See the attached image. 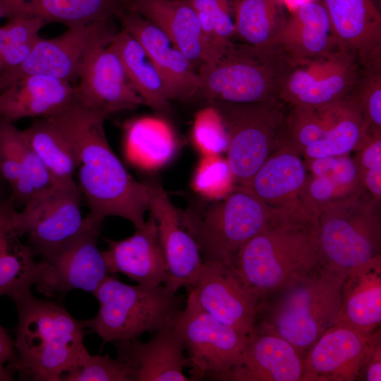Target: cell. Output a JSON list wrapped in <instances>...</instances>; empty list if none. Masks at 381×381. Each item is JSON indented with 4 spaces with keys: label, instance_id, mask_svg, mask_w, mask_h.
<instances>
[{
    "label": "cell",
    "instance_id": "3",
    "mask_svg": "<svg viewBox=\"0 0 381 381\" xmlns=\"http://www.w3.org/2000/svg\"><path fill=\"white\" fill-rule=\"evenodd\" d=\"M13 301L18 320L11 368L25 380L61 381L87 350L83 321L63 306L37 298L31 292Z\"/></svg>",
    "mask_w": 381,
    "mask_h": 381
},
{
    "label": "cell",
    "instance_id": "2",
    "mask_svg": "<svg viewBox=\"0 0 381 381\" xmlns=\"http://www.w3.org/2000/svg\"><path fill=\"white\" fill-rule=\"evenodd\" d=\"M318 217L299 198L272 208L267 225L239 248L231 267L259 307L270 294L322 264L317 240Z\"/></svg>",
    "mask_w": 381,
    "mask_h": 381
},
{
    "label": "cell",
    "instance_id": "27",
    "mask_svg": "<svg viewBox=\"0 0 381 381\" xmlns=\"http://www.w3.org/2000/svg\"><path fill=\"white\" fill-rule=\"evenodd\" d=\"M308 176L301 155L284 137L245 187L268 207L277 208L295 202Z\"/></svg>",
    "mask_w": 381,
    "mask_h": 381
},
{
    "label": "cell",
    "instance_id": "8",
    "mask_svg": "<svg viewBox=\"0 0 381 381\" xmlns=\"http://www.w3.org/2000/svg\"><path fill=\"white\" fill-rule=\"evenodd\" d=\"M317 240L322 264L349 270L380 255V201L365 189L319 212Z\"/></svg>",
    "mask_w": 381,
    "mask_h": 381
},
{
    "label": "cell",
    "instance_id": "4",
    "mask_svg": "<svg viewBox=\"0 0 381 381\" xmlns=\"http://www.w3.org/2000/svg\"><path fill=\"white\" fill-rule=\"evenodd\" d=\"M349 270L322 264L283 289L271 308H261L258 324L306 353L337 318L343 283Z\"/></svg>",
    "mask_w": 381,
    "mask_h": 381
},
{
    "label": "cell",
    "instance_id": "52",
    "mask_svg": "<svg viewBox=\"0 0 381 381\" xmlns=\"http://www.w3.org/2000/svg\"><path fill=\"white\" fill-rule=\"evenodd\" d=\"M377 2L379 1V3L380 2V0H376Z\"/></svg>",
    "mask_w": 381,
    "mask_h": 381
},
{
    "label": "cell",
    "instance_id": "31",
    "mask_svg": "<svg viewBox=\"0 0 381 381\" xmlns=\"http://www.w3.org/2000/svg\"><path fill=\"white\" fill-rule=\"evenodd\" d=\"M21 133L55 183L74 181L78 162L68 138L50 117L37 118Z\"/></svg>",
    "mask_w": 381,
    "mask_h": 381
},
{
    "label": "cell",
    "instance_id": "1",
    "mask_svg": "<svg viewBox=\"0 0 381 381\" xmlns=\"http://www.w3.org/2000/svg\"><path fill=\"white\" fill-rule=\"evenodd\" d=\"M107 116L74 102L50 116L71 143L78 162V182L89 212L85 222L99 228L109 216L145 226L150 186L134 179L109 145Z\"/></svg>",
    "mask_w": 381,
    "mask_h": 381
},
{
    "label": "cell",
    "instance_id": "49",
    "mask_svg": "<svg viewBox=\"0 0 381 381\" xmlns=\"http://www.w3.org/2000/svg\"><path fill=\"white\" fill-rule=\"evenodd\" d=\"M13 370L0 366V381L12 380Z\"/></svg>",
    "mask_w": 381,
    "mask_h": 381
},
{
    "label": "cell",
    "instance_id": "47",
    "mask_svg": "<svg viewBox=\"0 0 381 381\" xmlns=\"http://www.w3.org/2000/svg\"><path fill=\"white\" fill-rule=\"evenodd\" d=\"M25 0H0V20L25 15Z\"/></svg>",
    "mask_w": 381,
    "mask_h": 381
},
{
    "label": "cell",
    "instance_id": "30",
    "mask_svg": "<svg viewBox=\"0 0 381 381\" xmlns=\"http://www.w3.org/2000/svg\"><path fill=\"white\" fill-rule=\"evenodd\" d=\"M109 45L120 59L144 104L157 113H167L170 100L163 80L142 45L123 30L117 32Z\"/></svg>",
    "mask_w": 381,
    "mask_h": 381
},
{
    "label": "cell",
    "instance_id": "35",
    "mask_svg": "<svg viewBox=\"0 0 381 381\" xmlns=\"http://www.w3.org/2000/svg\"><path fill=\"white\" fill-rule=\"evenodd\" d=\"M351 96L323 107H289L285 118V138L299 152L324 140L342 114Z\"/></svg>",
    "mask_w": 381,
    "mask_h": 381
},
{
    "label": "cell",
    "instance_id": "11",
    "mask_svg": "<svg viewBox=\"0 0 381 381\" xmlns=\"http://www.w3.org/2000/svg\"><path fill=\"white\" fill-rule=\"evenodd\" d=\"M190 380H223L238 361L248 336L226 325L204 311L188 291L186 307L176 318Z\"/></svg>",
    "mask_w": 381,
    "mask_h": 381
},
{
    "label": "cell",
    "instance_id": "19",
    "mask_svg": "<svg viewBox=\"0 0 381 381\" xmlns=\"http://www.w3.org/2000/svg\"><path fill=\"white\" fill-rule=\"evenodd\" d=\"M375 331L334 324L306 353L302 381L358 380Z\"/></svg>",
    "mask_w": 381,
    "mask_h": 381
},
{
    "label": "cell",
    "instance_id": "37",
    "mask_svg": "<svg viewBox=\"0 0 381 381\" xmlns=\"http://www.w3.org/2000/svg\"><path fill=\"white\" fill-rule=\"evenodd\" d=\"M183 1L196 12L213 56L236 35L235 19L240 0Z\"/></svg>",
    "mask_w": 381,
    "mask_h": 381
},
{
    "label": "cell",
    "instance_id": "39",
    "mask_svg": "<svg viewBox=\"0 0 381 381\" xmlns=\"http://www.w3.org/2000/svg\"><path fill=\"white\" fill-rule=\"evenodd\" d=\"M306 164L310 175L328 177L349 195L364 190L359 167L349 154L306 159Z\"/></svg>",
    "mask_w": 381,
    "mask_h": 381
},
{
    "label": "cell",
    "instance_id": "41",
    "mask_svg": "<svg viewBox=\"0 0 381 381\" xmlns=\"http://www.w3.org/2000/svg\"><path fill=\"white\" fill-rule=\"evenodd\" d=\"M193 137L198 146L207 153L216 154L226 150V133L217 111L212 105L197 114Z\"/></svg>",
    "mask_w": 381,
    "mask_h": 381
},
{
    "label": "cell",
    "instance_id": "29",
    "mask_svg": "<svg viewBox=\"0 0 381 381\" xmlns=\"http://www.w3.org/2000/svg\"><path fill=\"white\" fill-rule=\"evenodd\" d=\"M14 210L8 202L0 214V296L7 295L13 301L30 293L40 277L39 262L11 224Z\"/></svg>",
    "mask_w": 381,
    "mask_h": 381
},
{
    "label": "cell",
    "instance_id": "10",
    "mask_svg": "<svg viewBox=\"0 0 381 381\" xmlns=\"http://www.w3.org/2000/svg\"><path fill=\"white\" fill-rule=\"evenodd\" d=\"M81 196L75 181L54 183L34 195L22 211L13 210L11 224L20 237L28 236L34 255L41 257L62 248L88 227L81 212Z\"/></svg>",
    "mask_w": 381,
    "mask_h": 381
},
{
    "label": "cell",
    "instance_id": "18",
    "mask_svg": "<svg viewBox=\"0 0 381 381\" xmlns=\"http://www.w3.org/2000/svg\"><path fill=\"white\" fill-rule=\"evenodd\" d=\"M150 186L148 211L157 224L167 267L164 285L176 292L183 286L188 289L203 262L198 246L163 188L157 184Z\"/></svg>",
    "mask_w": 381,
    "mask_h": 381
},
{
    "label": "cell",
    "instance_id": "16",
    "mask_svg": "<svg viewBox=\"0 0 381 381\" xmlns=\"http://www.w3.org/2000/svg\"><path fill=\"white\" fill-rule=\"evenodd\" d=\"M188 291L204 311L219 322L248 336L253 331L259 303L231 267L219 262H203Z\"/></svg>",
    "mask_w": 381,
    "mask_h": 381
},
{
    "label": "cell",
    "instance_id": "46",
    "mask_svg": "<svg viewBox=\"0 0 381 381\" xmlns=\"http://www.w3.org/2000/svg\"><path fill=\"white\" fill-rule=\"evenodd\" d=\"M364 189L375 199L381 200V169H373L361 172Z\"/></svg>",
    "mask_w": 381,
    "mask_h": 381
},
{
    "label": "cell",
    "instance_id": "40",
    "mask_svg": "<svg viewBox=\"0 0 381 381\" xmlns=\"http://www.w3.org/2000/svg\"><path fill=\"white\" fill-rule=\"evenodd\" d=\"M63 381H132L127 365L109 356L91 355L85 350L76 366Z\"/></svg>",
    "mask_w": 381,
    "mask_h": 381
},
{
    "label": "cell",
    "instance_id": "12",
    "mask_svg": "<svg viewBox=\"0 0 381 381\" xmlns=\"http://www.w3.org/2000/svg\"><path fill=\"white\" fill-rule=\"evenodd\" d=\"M114 17L68 27L61 35L40 37L20 65L0 73V91L31 75H45L71 83L78 78L86 54L99 44H109L117 33Z\"/></svg>",
    "mask_w": 381,
    "mask_h": 381
},
{
    "label": "cell",
    "instance_id": "32",
    "mask_svg": "<svg viewBox=\"0 0 381 381\" xmlns=\"http://www.w3.org/2000/svg\"><path fill=\"white\" fill-rule=\"evenodd\" d=\"M35 159L21 131L13 122L0 116V174L11 188V204L25 205L35 194L25 174Z\"/></svg>",
    "mask_w": 381,
    "mask_h": 381
},
{
    "label": "cell",
    "instance_id": "28",
    "mask_svg": "<svg viewBox=\"0 0 381 381\" xmlns=\"http://www.w3.org/2000/svg\"><path fill=\"white\" fill-rule=\"evenodd\" d=\"M372 333L381 323V255L351 268L341 290L335 323ZM334 323V324H335Z\"/></svg>",
    "mask_w": 381,
    "mask_h": 381
},
{
    "label": "cell",
    "instance_id": "42",
    "mask_svg": "<svg viewBox=\"0 0 381 381\" xmlns=\"http://www.w3.org/2000/svg\"><path fill=\"white\" fill-rule=\"evenodd\" d=\"M351 195L328 177L309 174L299 198L319 214L325 206Z\"/></svg>",
    "mask_w": 381,
    "mask_h": 381
},
{
    "label": "cell",
    "instance_id": "38",
    "mask_svg": "<svg viewBox=\"0 0 381 381\" xmlns=\"http://www.w3.org/2000/svg\"><path fill=\"white\" fill-rule=\"evenodd\" d=\"M353 95L365 135L381 133V67L360 69Z\"/></svg>",
    "mask_w": 381,
    "mask_h": 381
},
{
    "label": "cell",
    "instance_id": "13",
    "mask_svg": "<svg viewBox=\"0 0 381 381\" xmlns=\"http://www.w3.org/2000/svg\"><path fill=\"white\" fill-rule=\"evenodd\" d=\"M359 73L356 62L336 49L324 56L291 64L279 98L289 107L334 104L353 95Z\"/></svg>",
    "mask_w": 381,
    "mask_h": 381
},
{
    "label": "cell",
    "instance_id": "51",
    "mask_svg": "<svg viewBox=\"0 0 381 381\" xmlns=\"http://www.w3.org/2000/svg\"><path fill=\"white\" fill-rule=\"evenodd\" d=\"M0 179H3L2 176H1V174H0Z\"/></svg>",
    "mask_w": 381,
    "mask_h": 381
},
{
    "label": "cell",
    "instance_id": "21",
    "mask_svg": "<svg viewBox=\"0 0 381 381\" xmlns=\"http://www.w3.org/2000/svg\"><path fill=\"white\" fill-rule=\"evenodd\" d=\"M176 318L146 342L138 337L114 342L117 358L128 367L132 381L191 380L183 373L187 359Z\"/></svg>",
    "mask_w": 381,
    "mask_h": 381
},
{
    "label": "cell",
    "instance_id": "34",
    "mask_svg": "<svg viewBox=\"0 0 381 381\" xmlns=\"http://www.w3.org/2000/svg\"><path fill=\"white\" fill-rule=\"evenodd\" d=\"M126 0H25V15L68 28L116 17L125 10Z\"/></svg>",
    "mask_w": 381,
    "mask_h": 381
},
{
    "label": "cell",
    "instance_id": "33",
    "mask_svg": "<svg viewBox=\"0 0 381 381\" xmlns=\"http://www.w3.org/2000/svg\"><path fill=\"white\" fill-rule=\"evenodd\" d=\"M284 0H240L235 28L244 43L273 47L286 21Z\"/></svg>",
    "mask_w": 381,
    "mask_h": 381
},
{
    "label": "cell",
    "instance_id": "14",
    "mask_svg": "<svg viewBox=\"0 0 381 381\" xmlns=\"http://www.w3.org/2000/svg\"><path fill=\"white\" fill-rule=\"evenodd\" d=\"M99 228L88 227L75 240L41 256L37 289L47 296L81 289L92 293L108 275L97 247Z\"/></svg>",
    "mask_w": 381,
    "mask_h": 381
},
{
    "label": "cell",
    "instance_id": "50",
    "mask_svg": "<svg viewBox=\"0 0 381 381\" xmlns=\"http://www.w3.org/2000/svg\"><path fill=\"white\" fill-rule=\"evenodd\" d=\"M8 202L3 203L0 202V214L4 212V210L6 209L7 206Z\"/></svg>",
    "mask_w": 381,
    "mask_h": 381
},
{
    "label": "cell",
    "instance_id": "20",
    "mask_svg": "<svg viewBox=\"0 0 381 381\" xmlns=\"http://www.w3.org/2000/svg\"><path fill=\"white\" fill-rule=\"evenodd\" d=\"M337 48L360 69L381 67V14L375 0H321Z\"/></svg>",
    "mask_w": 381,
    "mask_h": 381
},
{
    "label": "cell",
    "instance_id": "22",
    "mask_svg": "<svg viewBox=\"0 0 381 381\" xmlns=\"http://www.w3.org/2000/svg\"><path fill=\"white\" fill-rule=\"evenodd\" d=\"M303 356L288 341L256 323L244 351L225 375L230 381H302Z\"/></svg>",
    "mask_w": 381,
    "mask_h": 381
},
{
    "label": "cell",
    "instance_id": "24",
    "mask_svg": "<svg viewBox=\"0 0 381 381\" xmlns=\"http://www.w3.org/2000/svg\"><path fill=\"white\" fill-rule=\"evenodd\" d=\"M102 251L108 272L121 273L140 284H164L167 267L154 218L150 215L145 226L120 241L107 240Z\"/></svg>",
    "mask_w": 381,
    "mask_h": 381
},
{
    "label": "cell",
    "instance_id": "5",
    "mask_svg": "<svg viewBox=\"0 0 381 381\" xmlns=\"http://www.w3.org/2000/svg\"><path fill=\"white\" fill-rule=\"evenodd\" d=\"M290 68L276 47H258L231 40L198 69L199 97L241 104L280 99Z\"/></svg>",
    "mask_w": 381,
    "mask_h": 381
},
{
    "label": "cell",
    "instance_id": "48",
    "mask_svg": "<svg viewBox=\"0 0 381 381\" xmlns=\"http://www.w3.org/2000/svg\"><path fill=\"white\" fill-rule=\"evenodd\" d=\"M16 352L13 341L11 339L9 335L0 325V366L14 361Z\"/></svg>",
    "mask_w": 381,
    "mask_h": 381
},
{
    "label": "cell",
    "instance_id": "36",
    "mask_svg": "<svg viewBox=\"0 0 381 381\" xmlns=\"http://www.w3.org/2000/svg\"><path fill=\"white\" fill-rule=\"evenodd\" d=\"M126 150L135 163L155 167L167 162L173 155L175 143L164 122L146 118L130 126L126 133Z\"/></svg>",
    "mask_w": 381,
    "mask_h": 381
},
{
    "label": "cell",
    "instance_id": "9",
    "mask_svg": "<svg viewBox=\"0 0 381 381\" xmlns=\"http://www.w3.org/2000/svg\"><path fill=\"white\" fill-rule=\"evenodd\" d=\"M207 102L217 111L226 133V163L233 181L246 186L284 140L287 105L280 99L243 104Z\"/></svg>",
    "mask_w": 381,
    "mask_h": 381
},
{
    "label": "cell",
    "instance_id": "45",
    "mask_svg": "<svg viewBox=\"0 0 381 381\" xmlns=\"http://www.w3.org/2000/svg\"><path fill=\"white\" fill-rule=\"evenodd\" d=\"M358 380H381V337L380 328L374 334Z\"/></svg>",
    "mask_w": 381,
    "mask_h": 381
},
{
    "label": "cell",
    "instance_id": "44",
    "mask_svg": "<svg viewBox=\"0 0 381 381\" xmlns=\"http://www.w3.org/2000/svg\"><path fill=\"white\" fill-rule=\"evenodd\" d=\"M355 158L361 174L363 171L381 169V133L367 135L356 149Z\"/></svg>",
    "mask_w": 381,
    "mask_h": 381
},
{
    "label": "cell",
    "instance_id": "43",
    "mask_svg": "<svg viewBox=\"0 0 381 381\" xmlns=\"http://www.w3.org/2000/svg\"><path fill=\"white\" fill-rule=\"evenodd\" d=\"M201 164L195 178L198 190L208 195L222 193L224 183L233 181L226 162L219 159H207Z\"/></svg>",
    "mask_w": 381,
    "mask_h": 381
},
{
    "label": "cell",
    "instance_id": "15",
    "mask_svg": "<svg viewBox=\"0 0 381 381\" xmlns=\"http://www.w3.org/2000/svg\"><path fill=\"white\" fill-rule=\"evenodd\" d=\"M78 78L75 102L105 116L144 104L109 44H97L86 54Z\"/></svg>",
    "mask_w": 381,
    "mask_h": 381
},
{
    "label": "cell",
    "instance_id": "17",
    "mask_svg": "<svg viewBox=\"0 0 381 381\" xmlns=\"http://www.w3.org/2000/svg\"><path fill=\"white\" fill-rule=\"evenodd\" d=\"M116 17L121 30L135 38L146 52L163 80L169 100L186 102L199 97L200 81L197 71L159 28L127 10L120 11Z\"/></svg>",
    "mask_w": 381,
    "mask_h": 381
},
{
    "label": "cell",
    "instance_id": "23",
    "mask_svg": "<svg viewBox=\"0 0 381 381\" xmlns=\"http://www.w3.org/2000/svg\"><path fill=\"white\" fill-rule=\"evenodd\" d=\"M125 10L159 28L197 71L212 56L196 12L183 0H126Z\"/></svg>",
    "mask_w": 381,
    "mask_h": 381
},
{
    "label": "cell",
    "instance_id": "7",
    "mask_svg": "<svg viewBox=\"0 0 381 381\" xmlns=\"http://www.w3.org/2000/svg\"><path fill=\"white\" fill-rule=\"evenodd\" d=\"M271 216L272 208L243 186L205 209L181 212L202 262H219L230 267L239 248L267 225Z\"/></svg>",
    "mask_w": 381,
    "mask_h": 381
},
{
    "label": "cell",
    "instance_id": "25",
    "mask_svg": "<svg viewBox=\"0 0 381 381\" xmlns=\"http://www.w3.org/2000/svg\"><path fill=\"white\" fill-rule=\"evenodd\" d=\"M75 102L71 83L45 75L26 76L0 91V116L13 122L52 116Z\"/></svg>",
    "mask_w": 381,
    "mask_h": 381
},
{
    "label": "cell",
    "instance_id": "6",
    "mask_svg": "<svg viewBox=\"0 0 381 381\" xmlns=\"http://www.w3.org/2000/svg\"><path fill=\"white\" fill-rule=\"evenodd\" d=\"M162 284H126L107 275L93 295L99 308L84 327L105 342L138 338L173 322L181 311L182 298Z\"/></svg>",
    "mask_w": 381,
    "mask_h": 381
},
{
    "label": "cell",
    "instance_id": "26",
    "mask_svg": "<svg viewBox=\"0 0 381 381\" xmlns=\"http://www.w3.org/2000/svg\"><path fill=\"white\" fill-rule=\"evenodd\" d=\"M274 47L290 64L327 54L337 48L327 12L321 0H308L296 7Z\"/></svg>",
    "mask_w": 381,
    "mask_h": 381
}]
</instances>
